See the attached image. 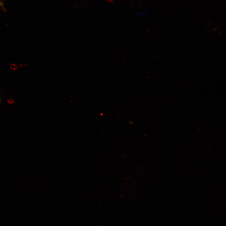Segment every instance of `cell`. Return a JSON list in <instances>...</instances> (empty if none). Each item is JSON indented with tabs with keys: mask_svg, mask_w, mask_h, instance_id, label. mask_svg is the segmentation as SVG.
Segmentation results:
<instances>
[{
	"mask_svg": "<svg viewBox=\"0 0 226 226\" xmlns=\"http://www.w3.org/2000/svg\"><path fill=\"white\" fill-rule=\"evenodd\" d=\"M3 4L2 2L0 1V6L3 7Z\"/></svg>",
	"mask_w": 226,
	"mask_h": 226,
	"instance_id": "cell-1",
	"label": "cell"
},
{
	"mask_svg": "<svg viewBox=\"0 0 226 226\" xmlns=\"http://www.w3.org/2000/svg\"></svg>",
	"mask_w": 226,
	"mask_h": 226,
	"instance_id": "cell-2",
	"label": "cell"
}]
</instances>
